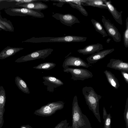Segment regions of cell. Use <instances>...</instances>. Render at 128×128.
I'll return each mask as SVG.
<instances>
[{"mask_svg":"<svg viewBox=\"0 0 128 128\" xmlns=\"http://www.w3.org/2000/svg\"><path fill=\"white\" fill-rule=\"evenodd\" d=\"M82 92L89 109L92 112L99 122L100 123L99 102L102 96L98 94L94 88L90 86L84 87Z\"/></svg>","mask_w":128,"mask_h":128,"instance_id":"1","label":"cell"},{"mask_svg":"<svg viewBox=\"0 0 128 128\" xmlns=\"http://www.w3.org/2000/svg\"><path fill=\"white\" fill-rule=\"evenodd\" d=\"M72 128H92L88 118L81 110L76 95L72 102Z\"/></svg>","mask_w":128,"mask_h":128,"instance_id":"2","label":"cell"},{"mask_svg":"<svg viewBox=\"0 0 128 128\" xmlns=\"http://www.w3.org/2000/svg\"><path fill=\"white\" fill-rule=\"evenodd\" d=\"M87 38L85 37L68 35L58 37H32L24 41V42L33 43L48 42H83L86 41Z\"/></svg>","mask_w":128,"mask_h":128,"instance_id":"3","label":"cell"},{"mask_svg":"<svg viewBox=\"0 0 128 128\" xmlns=\"http://www.w3.org/2000/svg\"><path fill=\"white\" fill-rule=\"evenodd\" d=\"M53 50V49L50 48L37 50L22 56L16 59L14 62L20 63L38 59H44L51 54Z\"/></svg>","mask_w":128,"mask_h":128,"instance_id":"4","label":"cell"},{"mask_svg":"<svg viewBox=\"0 0 128 128\" xmlns=\"http://www.w3.org/2000/svg\"><path fill=\"white\" fill-rule=\"evenodd\" d=\"M63 71L65 72L70 73L72 76L71 79L74 80H84L92 78L93 76L91 72L84 68L68 67Z\"/></svg>","mask_w":128,"mask_h":128,"instance_id":"5","label":"cell"},{"mask_svg":"<svg viewBox=\"0 0 128 128\" xmlns=\"http://www.w3.org/2000/svg\"><path fill=\"white\" fill-rule=\"evenodd\" d=\"M102 17V22L108 35L112 37L115 42H120L121 36L118 29L108 19L103 16Z\"/></svg>","mask_w":128,"mask_h":128,"instance_id":"6","label":"cell"},{"mask_svg":"<svg viewBox=\"0 0 128 128\" xmlns=\"http://www.w3.org/2000/svg\"><path fill=\"white\" fill-rule=\"evenodd\" d=\"M52 16L60 20L62 24L68 26H71L75 23L80 22L76 17L70 14H62L56 13L53 14Z\"/></svg>","mask_w":128,"mask_h":128,"instance_id":"7","label":"cell"},{"mask_svg":"<svg viewBox=\"0 0 128 128\" xmlns=\"http://www.w3.org/2000/svg\"><path fill=\"white\" fill-rule=\"evenodd\" d=\"M62 66L64 70L70 66L82 67L87 68L89 66L88 64L80 57L72 56H68L65 59Z\"/></svg>","mask_w":128,"mask_h":128,"instance_id":"8","label":"cell"},{"mask_svg":"<svg viewBox=\"0 0 128 128\" xmlns=\"http://www.w3.org/2000/svg\"><path fill=\"white\" fill-rule=\"evenodd\" d=\"M42 78L44 80L42 83L47 86V91L50 92H54L55 88L64 84L61 80L53 76H44Z\"/></svg>","mask_w":128,"mask_h":128,"instance_id":"9","label":"cell"},{"mask_svg":"<svg viewBox=\"0 0 128 128\" xmlns=\"http://www.w3.org/2000/svg\"><path fill=\"white\" fill-rule=\"evenodd\" d=\"M11 10L14 12L35 18H42L44 17V14L40 10L30 9L24 8H13Z\"/></svg>","mask_w":128,"mask_h":128,"instance_id":"10","label":"cell"},{"mask_svg":"<svg viewBox=\"0 0 128 128\" xmlns=\"http://www.w3.org/2000/svg\"><path fill=\"white\" fill-rule=\"evenodd\" d=\"M114 50L112 48L99 51L87 57L86 60L90 64L96 63L99 60L104 58L106 56L111 53Z\"/></svg>","mask_w":128,"mask_h":128,"instance_id":"11","label":"cell"},{"mask_svg":"<svg viewBox=\"0 0 128 128\" xmlns=\"http://www.w3.org/2000/svg\"><path fill=\"white\" fill-rule=\"evenodd\" d=\"M106 67L120 71L128 72V63L119 59L112 58L107 64Z\"/></svg>","mask_w":128,"mask_h":128,"instance_id":"12","label":"cell"},{"mask_svg":"<svg viewBox=\"0 0 128 128\" xmlns=\"http://www.w3.org/2000/svg\"><path fill=\"white\" fill-rule=\"evenodd\" d=\"M104 2L107 6L108 10L112 14L115 20L119 24H123L122 18V11L118 12L116 8L112 4L110 0H103Z\"/></svg>","mask_w":128,"mask_h":128,"instance_id":"13","label":"cell"},{"mask_svg":"<svg viewBox=\"0 0 128 128\" xmlns=\"http://www.w3.org/2000/svg\"><path fill=\"white\" fill-rule=\"evenodd\" d=\"M64 105V102L61 101L50 103L42 107L39 111H41L43 114H49L52 111L62 108Z\"/></svg>","mask_w":128,"mask_h":128,"instance_id":"14","label":"cell"},{"mask_svg":"<svg viewBox=\"0 0 128 128\" xmlns=\"http://www.w3.org/2000/svg\"><path fill=\"white\" fill-rule=\"evenodd\" d=\"M104 49L102 44L97 43L88 45L84 48L78 49V52L84 55L94 54Z\"/></svg>","mask_w":128,"mask_h":128,"instance_id":"15","label":"cell"},{"mask_svg":"<svg viewBox=\"0 0 128 128\" xmlns=\"http://www.w3.org/2000/svg\"><path fill=\"white\" fill-rule=\"evenodd\" d=\"M6 101V92L3 86H0V128L2 127L4 122V114Z\"/></svg>","mask_w":128,"mask_h":128,"instance_id":"16","label":"cell"},{"mask_svg":"<svg viewBox=\"0 0 128 128\" xmlns=\"http://www.w3.org/2000/svg\"><path fill=\"white\" fill-rule=\"evenodd\" d=\"M18 6L35 10H44L47 8L48 6L41 1L37 2L18 5Z\"/></svg>","mask_w":128,"mask_h":128,"instance_id":"17","label":"cell"},{"mask_svg":"<svg viewBox=\"0 0 128 128\" xmlns=\"http://www.w3.org/2000/svg\"><path fill=\"white\" fill-rule=\"evenodd\" d=\"M82 6H90L101 8L108 9L107 6L103 0H82Z\"/></svg>","mask_w":128,"mask_h":128,"instance_id":"18","label":"cell"},{"mask_svg":"<svg viewBox=\"0 0 128 128\" xmlns=\"http://www.w3.org/2000/svg\"><path fill=\"white\" fill-rule=\"evenodd\" d=\"M24 49L23 48L10 47L6 48L0 53V60L4 59L13 56L16 52Z\"/></svg>","mask_w":128,"mask_h":128,"instance_id":"19","label":"cell"},{"mask_svg":"<svg viewBox=\"0 0 128 128\" xmlns=\"http://www.w3.org/2000/svg\"><path fill=\"white\" fill-rule=\"evenodd\" d=\"M107 80L110 86L114 88L118 89L120 84L118 79L110 71L106 70L104 72Z\"/></svg>","mask_w":128,"mask_h":128,"instance_id":"20","label":"cell"},{"mask_svg":"<svg viewBox=\"0 0 128 128\" xmlns=\"http://www.w3.org/2000/svg\"><path fill=\"white\" fill-rule=\"evenodd\" d=\"M15 83L18 88L23 92L30 94L29 89L26 83L20 77L17 76L15 78Z\"/></svg>","mask_w":128,"mask_h":128,"instance_id":"21","label":"cell"},{"mask_svg":"<svg viewBox=\"0 0 128 128\" xmlns=\"http://www.w3.org/2000/svg\"><path fill=\"white\" fill-rule=\"evenodd\" d=\"M91 22L96 31L101 34L103 37L107 36L108 35L104 28L101 24L98 22L92 19Z\"/></svg>","mask_w":128,"mask_h":128,"instance_id":"22","label":"cell"},{"mask_svg":"<svg viewBox=\"0 0 128 128\" xmlns=\"http://www.w3.org/2000/svg\"><path fill=\"white\" fill-rule=\"evenodd\" d=\"M103 118L104 120V128H111V116L110 114H108L104 107L103 109Z\"/></svg>","mask_w":128,"mask_h":128,"instance_id":"23","label":"cell"},{"mask_svg":"<svg viewBox=\"0 0 128 128\" xmlns=\"http://www.w3.org/2000/svg\"><path fill=\"white\" fill-rule=\"evenodd\" d=\"M56 64L52 62H45L40 64L37 66L33 67L36 69L49 70L55 67Z\"/></svg>","mask_w":128,"mask_h":128,"instance_id":"24","label":"cell"},{"mask_svg":"<svg viewBox=\"0 0 128 128\" xmlns=\"http://www.w3.org/2000/svg\"><path fill=\"white\" fill-rule=\"evenodd\" d=\"M68 4H69L72 8L78 10L83 15L86 16H88V14L87 12L82 6L72 2H69Z\"/></svg>","mask_w":128,"mask_h":128,"instance_id":"25","label":"cell"},{"mask_svg":"<svg viewBox=\"0 0 128 128\" xmlns=\"http://www.w3.org/2000/svg\"><path fill=\"white\" fill-rule=\"evenodd\" d=\"M124 44L126 48L128 47V17L126 21V29L123 34Z\"/></svg>","mask_w":128,"mask_h":128,"instance_id":"26","label":"cell"},{"mask_svg":"<svg viewBox=\"0 0 128 128\" xmlns=\"http://www.w3.org/2000/svg\"><path fill=\"white\" fill-rule=\"evenodd\" d=\"M124 119L126 123V128H128V97L126 99L124 113Z\"/></svg>","mask_w":128,"mask_h":128,"instance_id":"27","label":"cell"},{"mask_svg":"<svg viewBox=\"0 0 128 128\" xmlns=\"http://www.w3.org/2000/svg\"><path fill=\"white\" fill-rule=\"evenodd\" d=\"M121 74L126 82L128 84V72L124 71H120Z\"/></svg>","mask_w":128,"mask_h":128,"instance_id":"28","label":"cell"},{"mask_svg":"<svg viewBox=\"0 0 128 128\" xmlns=\"http://www.w3.org/2000/svg\"><path fill=\"white\" fill-rule=\"evenodd\" d=\"M20 0H6V1L9 2H18L20 1Z\"/></svg>","mask_w":128,"mask_h":128,"instance_id":"29","label":"cell"},{"mask_svg":"<svg viewBox=\"0 0 128 128\" xmlns=\"http://www.w3.org/2000/svg\"><path fill=\"white\" fill-rule=\"evenodd\" d=\"M20 128H30L28 126L23 125Z\"/></svg>","mask_w":128,"mask_h":128,"instance_id":"30","label":"cell"},{"mask_svg":"<svg viewBox=\"0 0 128 128\" xmlns=\"http://www.w3.org/2000/svg\"><path fill=\"white\" fill-rule=\"evenodd\" d=\"M0 28L4 29H6L5 28L0 22Z\"/></svg>","mask_w":128,"mask_h":128,"instance_id":"31","label":"cell"},{"mask_svg":"<svg viewBox=\"0 0 128 128\" xmlns=\"http://www.w3.org/2000/svg\"><path fill=\"white\" fill-rule=\"evenodd\" d=\"M111 40V39L110 38H108L106 40V42L108 43H109V42H110V40Z\"/></svg>","mask_w":128,"mask_h":128,"instance_id":"32","label":"cell"},{"mask_svg":"<svg viewBox=\"0 0 128 128\" xmlns=\"http://www.w3.org/2000/svg\"><path fill=\"white\" fill-rule=\"evenodd\" d=\"M4 1H6V0H0V2H2Z\"/></svg>","mask_w":128,"mask_h":128,"instance_id":"33","label":"cell"}]
</instances>
